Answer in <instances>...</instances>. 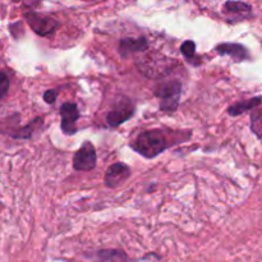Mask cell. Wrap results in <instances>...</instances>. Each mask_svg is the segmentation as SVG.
Returning a JSON list of instances; mask_svg holds the SVG:
<instances>
[{
	"mask_svg": "<svg viewBox=\"0 0 262 262\" xmlns=\"http://www.w3.org/2000/svg\"><path fill=\"white\" fill-rule=\"evenodd\" d=\"M170 146L171 143L169 142L165 132L161 129L145 130L138 135L135 142L130 143V147L145 159L156 158Z\"/></svg>",
	"mask_w": 262,
	"mask_h": 262,
	"instance_id": "obj_1",
	"label": "cell"
},
{
	"mask_svg": "<svg viewBox=\"0 0 262 262\" xmlns=\"http://www.w3.org/2000/svg\"><path fill=\"white\" fill-rule=\"evenodd\" d=\"M155 96L160 100L159 109L164 113H174L179 107L182 96V83L177 79L161 82L156 86Z\"/></svg>",
	"mask_w": 262,
	"mask_h": 262,
	"instance_id": "obj_2",
	"label": "cell"
},
{
	"mask_svg": "<svg viewBox=\"0 0 262 262\" xmlns=\"http://www.w3.org/2000/svg\"><path fill=\"white\" fill-rule=\"evenodd\" d=\"M25 18L27 20L28 26L33 30V32L42 36V37L53 35L59 26L58 20L54 19L53 17L40 14V13L36 12L25 13Z\"/></svg>",
	"mask_w": 262,
	"mask_h": 262,
	"instance_id": "obj_3",
	"label": "cell"
},
{
	"mask_svg": "<svg viewBox=\"0 0 262 262\" xmlns=\"http://www.w3.org/2000/svg\"><path fill=\"white\" fill-rule=\"evenodd\" d=\"M97 164V155L92 142L86 141L76 151L73 156V168L77 171H90L95 169Z\"/></svg>",
	"mask_w": 262,
	"mask_h": 262,
	"instance_id": "obj_4",
	"label": "cell"
},
{
	"mask_svg": "<svg viewBox=\"0 0 262 262\" xmlns=\"http://www.w3.org/2000/svg\"><path fill=\"white\" fill-rule=\"evenodd\" d=\"M79 110L74 102H66L60 107V128L66 136H73L77 133V120L79 119Z\"/></svg>",
	"mask_w": 262,
	"mask_h": 262,
	"instance_id": "obj_5",
	"label": "cell"
},
{
	"mask_svg": "<svg viewBox=\"0 0 262 262\" xmlns=\"http://www.w3.org/2000/svg\"><path fill=\"white\" fill-rule=\"evenodd\" d=\"M135 114V105L129 100L119 101L106 115V123L110 127H118L123 124Z\"/></svg>",
	"mask_w": 262,
	"mask_h": 262,
	"instance_id": "obj_6",
	"label": "cell"
},
{
	"mask_svg": "<svg viewBox=\"0 0 262 262\" xmlns=\"http://www.w3.org/2000/svg\"><path fill=\"white\" fill-rule=\"evenodd\" d=\"M130 168L124 163H114L106 169L105 173V184L109 188H117L124 183L130 177Z\"/></svg>",
	"mask_w": 262,
	"mask_h": 262,
	"instance_id": "obj_7",
	"label": "cell"
},
{
	"mask_svg": "<svg viewBox=\"0 0 262 262\" xmlns=\"http://www.w3.org/2000/svg\"><path fill=\"white\" fill-rule=\"evenodd\" d=\"M150 46L146 37H125L119 41V54L122 58H128L133 54L146 51Z\"/></svg>",
	"mask_w": 262,
	"mask_h": 262,
	"instance_id": "obj_8",
	"label": "cell"
},
{
	"mask_svg": "<svg viewBox=\"0 0 262 262\" xmlns=\"http://www.w3.org/2000/svg\"><path fill=\"white\" fill-rule=\"evenodd\" d=\"M215 51L222 56H230V58L235 61H243L247 60V59L250 58V53H248V50L246 49V46L237 42L219 43V45L215 48Z\"/></svg>",
	"mask_w": 262,
	"mask_h": 262,
	"instance_id": "obj_9",
	"label": "cell"
},
{
	"mask_svg": "<svg viewBox=\"0 0 262 262\" xmlns=\"http://www.w3.org/2000/svg\"><path fill=\"white\" fill-rule=\"evenodd\" d=\"M42 125V118H35L30 124L25 127L18 128H8V129L2 130V133H7L13 138H19V140H30L32 137L33 132L37 129V127Z\"/></svg>",
	"mask_w": 262,
	"mask_h": 262,
	"instance_id": "obj_10",
	"label": "cell"
},
{
	"mask_svg": "<svg viewBox=\"0 0 262 262\" xmlns=\"http://www.w3.org/2000/svg\"><path fill=\"white\" fill-rule=\"evenodd\" d=\"M95 262H133L129 260L127 253L123 250L112 248V250H100L95 253Z\"/></svg>",
	"mask_w": 262,
	"mask_h": 262,
	"instance_id": "obj_11",
	"label": "cell"
},
{
	"mask_svg": "<svg viewBox=\"0 0 262 262\" xmlns=\"http://www.w3.org/2000/svg\"><path fill=\"white\" fill-rule=\"evenodd\" d=\"M261 102H262L261 96L253 97V99H250V100H245V101H239L237 102V104L228 107V114L232 115V117H238V115H242L243 113H247L248 110H252L255 109V107H257Z\"/></svg>",
	"mask_w": 262,
	"mask_h": 262,
	"instance_id": "obj_12",
	"label": "cell"
},
{
	"mask_svg": "<svg viewBox=\"0 0 262 262\" xmlns=\"http://www.w3.org/2000/svg\"><path fill=\"white\" fill-rule=\"evenodd\" d=\"M251 5L246 4L243 2H234V0H228L224 4V12L228 14H239L246 15L251 13Z\"/></svg>",
	"mask_w": 262,
	"mask_h": 262,
	"instance_id": "obj_13",
	"label": "cell"
},
{
	"mask_svg": "<svg viewBox=\"0 0 262 262\" xmlns=\"http://www.w3.org/2000/svg\"><path fill=\"white\" fill-rule=\"evenodd\" d=\"M251 130L257 138H262V107H255L251 113Z\"/></svg>",
	"mask_w": 262,
	"mask_h": 262,
	"instance_id": "obj_14",
	"label": "cell"
},
{
	"mask_svg": "<svg viewBox=\"0 0 262 262\" xmlns=\"http://www.w3.org/2000/svg\"><path fill=\"white\" fill-rule=\"evenodd\" d=\"M181 53L183 54V56L189 61V63H192V61L196 59V43H194V41H184L181 46Z\"/></svg>",
	"mask_w": 262,
	"mask_h": 262,
	"instance_id": "obj_15",
	"label": "cell"
},
{
	"mask_svg": "<svg viewBox=\"0 0 262 262\" xmlns=\"http://www.w3.org/2000/svg\"><path fill=\"white\" fill-rule=\"evenodd\" d=\"M9 86H10L9 78H8V76L4 73V72L0 71V100H3L5 96H7L8 91H9Z\"/></svg>",
	"mask_w": 262,
	"mask_h": 262,
	"instance_id": "obj_16",
	"label": "cell"
},
{
	"mask_svg": "<svg viewBox=\"0 0 262 262\" xmlns=\"http://www.w3.org/2000/svg\"><path fill=\"white\" fill-rule=\"evenodd\" d=\"M56 97H58V91L56 90H48L43 94V100H45L46 104H54L56 101Z\"/></svg>",
	"mask_w": 262,
	"mask_h": 262,
	"instance_id": "obj_17",
	"label": "cell"
}]
</instances>
